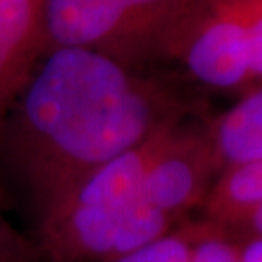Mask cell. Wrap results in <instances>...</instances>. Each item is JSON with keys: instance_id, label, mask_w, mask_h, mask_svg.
I'll use <instances>...</instances> for the list:
<instances>
[{"instance_id": "1", "label": "cell", "mask_w": 262, "mask_h": 262, "mask_svg": "<svg viewBox=\"0 0 262 262\" xmlns=\"http://www.w3.org/2000/svg\"><path fill=\"white\" fill-rule=\"evenodd\" d=\"M190 115L194 105L150 70L51 49L2 122L0 181L37 220L92 171Z\"/></svg>"}, {"instance_id": "2", "label": "cell", "mask_w": 262, "mask_h": 262, "mask_svg": "<svg viewBox=\"0 0 262 262\" xmlns=\"http://www.w3.org/2000/svg\"><path fill=\"white\" fill-rule=\"evenodd\" d=\"M198 0H45V53L90 49L144 68L169 45Z\"/></svg>"}, {"instance_id": "3", "label": "cell", "mask_w": 262, "mask_h": 262, "mask_svg": "<svg viewBox=\"0 0 262 262\" xmlns=\"http://www.w3.org/2000/svg\"><path fill=\"white\" fill-rule=\"evenodd\" d=\"M177 122L159 128L138 146L92 171L45 214L76 233L107 243L138 241L156 231L169 217L144 200L142 187Z\"/></svg>"}, {"instance_id": "4", "label": "cell", "mask_w": 262, "mask_h": 262, "mask_svg": "<svg viewBox=\"0 0 262 262\" xmlns=\"http://www.w3.org/2000/svg\"><path fill=\"white\" fill-rule=\"evenodd\" d=\"M165 62L202 88L241 95L258 85L245 0H198L171 41Z\"/></svg>"}, {"instance_id": "5", "label": "cell", "mask_w": 262, "mask_h": 262, "mask_svg": "<svg viewBox=\"0 0 262 262\" xmlns=\"http://www.w3.org/2000/svg\"><path fill=\"white\" fill-rule=\"evenodd\" d=\"M45 55V0H0V128Z\"/></svg>"}, {"instance_id": "6", "label": "cell", "mask_w": 262, "mask_h": 262, "mask_svg": "<svg viewBox=\"0 0 262 262\" xmlns=\"http://www.w3.org/2000/svg\"><path fill=\"white\" fill-rule=\"evenodd\" d=\"M95 262H239V239L194 215L136 251Z\"/></svg>"}, {"instance_id": "7", "label": "cell", "mask_w": 262, "mask_h": 262, "mask_svg": "<svg viewBox=\"0 0 262 262\" xmlns=\"http://www.w3.org/2000/svg\"><path fill=\"white\" fill-rule=\"evenodd\" d=\"M206 130L222 173L262 161V84L239 95L229 109L208 119Z\"/></svg>"}, {"instance_id": "8", "label": "cell", "mask_w": 262, "mask_h": 262, "mask_svg": "<svg viewBox=\"0 0 262 262\" xmlns=\"http://www.w3.org/2000/svg\"><path fill=\"white\" fill-rule=\"evenodd\" d=\"M262 204V161L225 169L217 177L198 217L233 229Z\"/></svg>"}, {"instance_id": "9", "label": "cell", "mask_w": 262, "mask_h": 262, "mask_svg": "<svg viewBox=\"0 0 262 262\" xmlns=\"http://www.w3.org/2000/svg\"><path fill=\"white\" fill-rule=\"evenodd\" d=\"M37 247L29 243L21 233H18L12 224L0 227V262H39Z\"/></svg>"}, {"instance_id": "10", "label": "cell", "mask_w": 262, "mask_h": 262, "mask_svg": "<svg viewBox=\"0 0 262 262\" xmlns=\"http://www.w3.org/2000/svg\"><path fill=\"white\" fill-rule=\"evenodd\" d=\"M229 233H233L235 237H262V204L254 208L241 224L229 229Z\"/></svg>"}, {"instance_id": "11", "label": "cell", "mask_w": 262, "mask_h": 262, "mask_svg": "<svg viewBox=\"0 0 262 262\" xmlns=\"http://www.w3.org/2000/svg\"><path fill=\"white\" fill-rule=\"evenodd\" d=\"M239 262H262V237H237Z\"/></svg>"}, {"instance_id": "12", "label": "cell", "mask_w": 262, "mask_h": 262, "mask_svg": "<svg viewBox=\"0 0 262 262\" xmlns=\"http://www.w3.org/2000/svg\"><path fill=\"white\" fill-rule=\"evenodd\" d=\"M4 224H8V220H6V217H4V215L0 214V227H2V225Z\"/></svg>"}]
</instances>
